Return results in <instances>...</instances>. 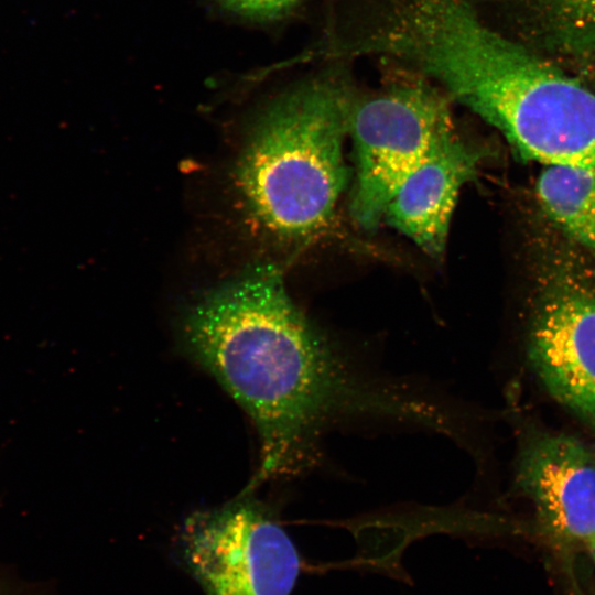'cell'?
I'll return each instance as SVG.
<instances>
[{
    "mask_svg": "<svg viewBox=\"0 0 595 595\" xmlns=\"http://www.w3.org/2000/svg\"><path fill=\"white\" fill-rule=\"evenodd\" d=\"M533 238L527 355L550 396L595 435V258L554 228Z\"/></svg>",
    "mask_w": 595,
    "mask_h": 595,
    "instance_id": "obj_4",
    "label": "cell"
},
{
    "mask_svg": "<svg viewBox=\"0 0 595 595\" xmlns=\"http://www.w3.org/2000/svg\"><path fill=\"white\" fill-rule=\"evenodd\" d=\"M364 45L436 79L520 159L595 167V93L489 28L469 0H400Z\"/></svg>",
    "mask_w": 595,
    "mask_h": 595,
    "instance_id": "obj_2",
    "label": "cell"
},
{
    "mask_svg": "<svg viewBox=\"0 0 595 595\" xmlns=\"http://www.w3.org/2000/svg\"><path fill=\"white\" fill-rule=\"evenodd\" d=\"M483 158L484 149L453 134L401 183L383 218L429 256H442L459 190Z\"/></svg>",
    "mask_w": 595,
    "mask_h": 595,
    "instance_id": "obj_8",
    "label": "cell"
},
{
    "mask_svg": "<svg viewBox=\"0 0 595 595\" xmlns=\"http://www.w3.org/2000/svg\"><path fill=\"white\" fill-rule=\"evenodd\" d=\"M0 595H57L40 584L33 583L7 571L0 565Z\"/></svg>",
    "mask_w": 595,
    "mask_h": 595,
    "instance_id": "obj_12",
    "label": "cell"
},
{
    "mask_svg": "<svg viewBox=\"0 0 595 595\" xmlns=\"http://www.w3.org/2000/svg\"><path fill=\"white\" fill-rule=\"evenodd\" d=\"M536 197L552 227L595 258V167L547 165Z\"/></svg>",
    "mask_w": 595,
    "mask_h": 595,
    "instance_id": "obj_10",
    "label": "cell"
},
{
    "mask_svg": "<svg viewBox=\"0 0 595 595\" xmlns=\"http://www.w3.org/2000/svg\"><path fill=\"white\" fill-rule=\"evenodd\" d=\"M586 550L595 564V539L587 545Z\"/></svg>",
    "mask_w": 595,
    "mask_h": 595,
    "instance_id": "obj_13",
    "label": "cell"
},
{
    "mask_svg": "<svg viewBox=\"0 0 595 595\" xmlns=\"http://www.w3.org/2000/svg\"><path fill=\"white\" fill-rule=\"evenodd\" d=\"M226 10L253 20L277 19L288 13L298 0H218Z\"/></svg>",
    "mask_w": 595,
    "mask_h": 595,
    "instance_id": "obj_11",
    "label": "cell"
},
{
    "mask_svg": "<svg viewBox=\"0 0 595 595\" xmlns=\"http://www.w3.org/2000/svg\"><path fill=\"white\" fill-rule=\"evenodd\" d=\"M348 133L356 160L349 210L366 230L378 227L401 183L455 134L445 98L419 79L354 97Z\"/></svg>",
    "mask_w": 595,
    "mask_h": 595,
    "instance_id": "obj_5",
    "label": "cell"
},
{
    "mask_svg": "<svg viewBox=\"0 0 595 595\" xmlns=\"http://www.w3.org/2000/svg\"><path fill=\"white\" fill-rule=\"evenodd\" d=\"M523 43L552 62L595 63V0H515Z\"/></svg>",
    "mask_w": 595,
    "mask_h": 595,
    "instance_id": "obj_9",
    "label": "cell"
},
{
    "mask_svg": "<svg viewBox=\"0 0 595 595\" xmlns=\"http://www.w3.org/2000/svg\"><path fill=\"white\" fill-rule=\"evenodd\" d=\"M516 482L560 547L587 548L595 539V457L582 442L565 434L533 437L519 454Z\"/></svg>",
    "mask_w": 595,
    "mask_h": 595,
    "instance_id": "obj_7",
    "label": "cell"
},
{
    "mask_svg": "<svg viewBox=\"0 0 595 595\" xmlns=\"http://www.w3.org/2000/svg\"><path fill=\"white\" fill-rule=\"evenodd\" d=\"M184 339L256 426L260 463L246 493L313 468L336 428L407 424L416 412L411 385L366 370L329 342L271 264L202 299L186 317Z\"/></svg>",
    "mask_w": 595,
    "mask_h": 595,
    "instance_id": "obj_1",
    "label": "cell"
},
{
    "mask_svg": "<svg viewBox=\"0 0 595 595\" xmlns=\"http://www.w3.org/2000/svg\"><path fill=\"white\" fill-rule=\"evenodd\" d=\"M180 541L205 595H291L301 571L290 536L250 493L192 513Z\"/></svg>",
    "mask_w": 595,
    "mask_h": 595,
    "instance_id": "obj_6",
    "label": "cell"
},
{
    "mask_svg": "<svg viewBox=\"0 0 595 595\" xmlns=\"http://www.w3.org/2000/svg\"><path fill=\"white\" fill-rule=\"evenodd\" d=\"M353 100L339 76L321 74L260 117L238 182L252 215L278 236L305 237L332 218L349 178L343 145Z\"/></svg>",
    "mask_w": 595,
    "mask_h": 595,
    "instance_id": "obj_3",
    "label": "cell"
}]
</instances>
